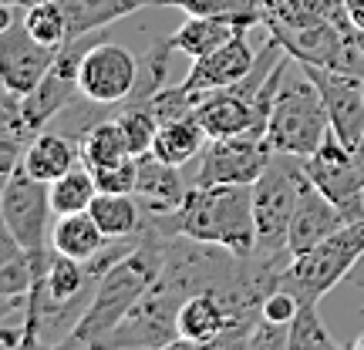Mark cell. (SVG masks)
Masks as SVG:
<instances>
[{
	"label": "cell",
	"instance_id": "6da1fadb",
	"mask_svg": "<svg viewBox=\"0 0 364 350\" xmlns=\"http://www.w3.org/2000/svg\"><path fill=\"white\" fill-rule=\"evenodd\" d=\"M162 236H189L196 243L230 249L240 260L257 253L253 185H189L182 206L166 216H152Z\"/></svg>",
	"mask_w": 364,
	"mask_h": 350
},
{
	"label": "cell",
	"instance_id": "7a4b0ae2",
	"mask_svg": "<svg viewBox=\"0 0 364 350\" xmlns=\"http://www.w3.org/2000/svg\"><path fill=\"white\" fill-rule=\"evenodd\" d=\"M166 249H169V236H162L149 222L142 246L132 249L125 260H118L98 280L88 310L81 313V320L75 324V330L65 337L61 347H98L125 320V313L145 297V290L159 280V273L166 266Z\"/></svg>",
	"mask_w": 364,
	"mask_h": 350
},
{
	"label": "cell",
	"instance_id": "3957f363",
	"mask_svg": "<svg viewBox=\"0 0 364 350\" xmlns=\"http://www.w3.org/2000/svg\"><path fill=\"white\" fill-rule=\"evenodd\" d=\"M327 135H331V118H327L324 98H321L317 84L307 78V71L300 65L297 75H290V67H287L284 81L277 88V98H273L270 121H267L270 148L307 158L324 145Z\"/></svg>",
	"mask_w": 364,
	"mask_h": 350
},
{
	"label": "cell",
	"instance_id": "277c9868",
	"mask_svg": "<svg viewBox=\"0 0 364 350\" xmlns=\"http://www.w3.org/2000/svg\"><path fill=\"white\" fill-rule=\"evenodd\" d=\"M304 179H307L304 158L273 152L270 165L253 182V222H257V253L253 256L277 263L294 260L287 249V233H290V219H294Z\"/></svg>",
	"mask_w": 364,
	"mask_h": 350
},
{
	"label": "cell",
	"instance_id": "5b68a950",
	"mask_svg": "<svg viewBox=\"0 0 364 350\" xmlns=\"http://www.w3.org/2000/svg\"><path fill=\"white\" fill-rule=\"evenodd\" d=\"M364 260V219L348 222L344 229L327 236L321 246L300 253L284 266L280 283L300 303H321L348 273Z\"/></svg>",
	"mask_w": 364,
	"mask_h": 350
},
{
	"label": "cell",
	"instance_id": "8992f818",
	"mask_svg": "<svg viewBox=\"0 0 364 350\" xmlns=\"http://www.w3.org/2000/svg\"><path fill=\"white\" fill-rule=\"evenodd\" d=\"M4 226L17 236V243L34 256H51V182L34 179L24 165L4 175V199H0Z\"/></svg>",
	"mask_w": 364,
	"mask_h": 350
},
{
	"label": "cell",
	"instance_id": "52a82bcc",
	"mask_svg": "<svg viewBox=\"0 0 364 350\" xmlns=\"http://www.w3.org/2000/svg\"><path fill=\"white\" fill-rule=\"evenodd\" d=\"M304 172L327 199L344 209L348 222L364 219V148H348L331 131L324 145L304 158Z\"/></svg>",
	"mask_w": 364,
	"mask_h": 350
},
{
	"label": "cell",
	"instance_id": "ba28073f",
	"mask_svg": "<svg viewBox=\"0 0 364 350\" xmlns=\"http://www.w3.org/2000/svg\"><path fill=\"white\" fill-rule=\"evenodd\" d=\"M270 34L280 40V48L297 65H317L364 78V51L358 44L354 24L348 27L334 24V21H321V24L300 27V31H270Z\"/></svg>",
	"mask_w": 364,
	"mask_h": 350
},
{
	"label": "cell",
	"instance_id": "9c48e42d",
	"mask_svg": "<svg viewBox=\"0 0 364 350\" xmlns=\"http://www.w3.org/2000/svg\"><path fill=\"white\" fill-rule=\"evenodd\" d=\"M273 148L260 135H230L209 138L199 155L196 185H253L270 165Z\"/></svg>",
	"mask_w": 364,
	"mask_h": 350
},
{
	"label": "cell",
	"instance_id": "30bf717a",
	"mask_svg": "<svg viewBox=\"0 0 364 350\" xmlns=\"http://www.w3.org/2000/svg\"><path fill=\"white\" fill-rule=\"evenodd\" d=\"M139 75H142V61L129 48L108 44V40H95L88 54H85V61H81L78 88L88 102L122 104L135 94Z\"/></svg>",
	"mask_w": 364,
	"mask_h": 350
},
{
	"label": "cell",
	"instance_id": "8fae6325",
	"mask_svg": "<svg viewBox=\"0 0 364 350\" xmlns=\"http://www.w3.org/2000/svg\"><path fill=\"white\" fill-rule=\"evenodd\" d=\"M300 67L307 71V78L317 84L321 98H324L331 131L348 148H361V142H364V78L344 75V71H331V67H317V65H300Z\"/></svg>",
	"mask_w": 364,
	"mask_h": 350
},
{
	"label": "cell",
	"instance_id": "7c38bea8",
	"mask_svg": "<svg viewBox=\"0 0 364 350\" xmlns=\"http://www.w3.org/2000/svg\"><path fill=\"white\" fill-rule=\"evenodd\" d=\"M61 48L41 44L24 21H11L0 31V81L11 91H34L44 81V75L51 71L54 58Z\"/></svg>",
	"mask_w": 364,
	"mask_h": 350
},
{
	"label": "cell",
	"instance_id": "4fadbf2b",
	"mask_svg": "<svg viewBox=\"0 0 364 350\" xmlns=\"http://www.w3.org/2000/svg\"><path fill=\"white\" fill-rule=\"evenodd\" d=\"M257 61H260V54H253V48H250V40H247V31H243V34H236L233 40H226L223 48L196 58L193 67H189V75L179 81V88L203 102L213 91L240 84V81L257 67Z\"/></svg>",
	"mask_w": 364,
	"mask_h": 350
},
{
	"label": "cell",
	"instance_id": "5bb4252c",
	"mask_svg": "<svg viewBox=\"0 0 364 350\" xmlns=\"http://www.w3.org/2000/svg\"><path fill=\"white\" fill-rule=\"evenodd\" d=\"M233 317L216 286L186 297L179 307V344L176 347H230Z\"/></svg>",
	"mask_w": 364,
	"mask_h": 350
},
{
	"label": "cell",
	"instance_id": "9a60e30c",
	"mask_svg": "<svg viewBox=\"0 0 364 350\" xmlns=\"http://www.w3.org/2000/svg\"><path fill=\"white\" fill-rule=\"evenodd\" d=\"M344 226H348L344 209L334 199H327L311 179H304L297 209H294V219H290V233H287V249H290V256H300L307 249L321 246L327 236H334Z\"/></svg>",
	"mask_w": 364,
	"mask_h": 350
},
{
	"label": "cell",
	"instance_id": "2e32d148",
	"mask_svg": "<svg viewBox=\"0 0 364 350\" xmlns=\"http://www.w3.org/2000/svg\"><path fill=\"white\" fill-rule=\"evenodd\" d=\"M189 192V185L182 182L179 165H169L156 158L152 152L139 155V202L145 209V219L152 216H166V212H176L182 206V199Z\"/></svg>",
	"mask_w": 364,
	"mask_h": 350
},
{
	"label": "cell",
	"instance_id": "e0dca14e",
	"mask_svg": "<svg viewBox=\"0 0 364 350\" xmlns=\"http://www.w3.org/2000/svg\"><path fill=\"white\" fill-rule=\"evenodd\" d=\"M260 11L267 31H300V27L321 24V21L348 27L354 24L344 0H260Z\"/></svg>",
	"mask_w": 364,
	"mask_h": 350
},
{
	"label": "cell",
	"instance_id": "ac0fdd59",
	"mask_svg": "<svg viewBox=\"0 0 364 350\" xmlns=\"http://www.w3.org/2000/svg\"><path fill=\"white\" fill-rule=\"evenodd\" d=\"M78 162H81L78 142L58 128H41L38 135L31 138V145H27L24 158H21V165L41 182L61 179V175L71 172Z\"/></svg>",
	"mask_w": 364,
	"mask_h": 350
},
{
	"label": "cell",
	"instance_id": "d6986e66",
	"mask_svg": "<svg viewBox=\"0 0 364 350\" xmlns=\"http://www.w3.org/2000/svg\"><path fill=\"white\" fill-rule=\"evenodd\" d=\"M250 27H243L240 21H230V17H199V13H186V21H182L176 31H172L166 44H169L172 51L186 54V58H203V54L216 51L223 48L226 40H233L236 34H243Z\"/></svg>",
	"mask_w": 364,
	"mask_h": 350
},
{
	"label": "cell",
	"instance_id": "ffe728a7",
	"mask_svg": "<svg viewBox=\"0 0 364 350\" xmlns=\"http://www.w3.org/2000/svg\"><path fill=\"white\" fill-rule=\"evenodd\" d=\"M209 145L206 128L199 125L196 111H186V115L166 118L156 131V142H152V155L169 162V165H186L193 158L203 155V148Z\"/></svg>",
	"mask_w": 364,
	"mask_h": 350
},
{
	"label": "cell",
	"instance_id": "44dd1931",
	"mask_svg": "<svg viewBox=\"0 0 364 350\" xmlns=\"http://www.w3.org/2000/svg\"><path fill=\"white\" fill-rule=\"evenodd\" d=\"M162 0H61L68 13V27H71V40L85 38V34H98L102 27L118 24L122 17L152 7Z\"/></svg>",
	"mask_w": 364,
	"mask_h": 350
},
{
	"label": "cell",
	"instance_id": "7402d4cb",
	"mask_svg": "<svg viewBox=\"0 0 364 350\" xmlns=\"http://www.w3.org/2000/svg\"><path fill=\"white\" fill-rule=\"evenodd\" d=\"M108 243L105 229L98 226V219L91 216V209L85 212H68V216H58L51 229V246L65 256H75V260H91L98 256Z\"/></svg>",
	"mask_w": 364,
	"mask_h": 350
},
{
	"label": "cell",
	"instance_id": "603a6c76",
	"mask_svg": "<svg viewBox=\"0 0 364 350\" xmlns=\"http://www.w3.org/2000/svg\"><path fill=\"white\" fill-rule=\"evenodd\" d=\"M91 216L98 219L108 239L118 236H135L142 233L145 226V209L139 202V195H118V192H98L91 202Z\"/></svg>",
	"mask_w": 364,
	"mask_h": 350
},
{
	"label": "cell",
	"instance_id": "cb8c5ba5",
	"mask_svg": "<svg viewBox=\"0 0 364 350\" xmlns=\"http://www.w3.org/2000/svg\"><path fill=\"white\" fill-rule=\"evenodd\" d=\"M78 148H81V162H85L91 172L105 169V165H115V162L132 155L118 118H105V121H98L91 131H85V138L78 142Z\"/></svg>",
	"mask_w": 364,
	"mask_h": 350
},
{
	"label": "cell",
	"instance_id": "d4e9b609",
	"mask_svg": "<svg viewBox=\"0 0 364 350\" xmlns=\"http://www.w3.org/2000/svg\"><path fill=\"white\" fill-rule=\"evenodd\" d=\"M98 195V182L91 175V169L81 162L75 165L71 172H65L61 179L51 182V206H54V216H68V212H85L91 209Z\"/></svg>",
	"mask_w": 364,
	"mask_h": 350
},
{
	"label": "cell",
	"instance_id": "484cf974",
	"mask_svg": "<svg viewBox=\"0 0 364 350\" xmlns=\"http://www.w3.org/2000/svg\"><path fill=\"white\" fill-rule=\"evenodd\" d=\"M24 24L41 44L65 48L71 40V27H68V13L61 7V0H34V4H27Z\"/></svg>",
	"mask_w": 364,
	"mask_h": 350
},
{
	"label": "cell",
	"instance_id": "4316f807",
	"mask_svg": "<svg viewBox=\"0 0 364 350\" xmlns=\"http://www.w3.org/2000/svg\"><path fill=\"white\" fill-rule=\"evenodd\" d=\"M162 7H176L182 13H199V17H230L243 27H263L260 0H162Z\"/></svg>",
	"mask_w": 364,
	"mask_h": 350
},
{
	"label": "cell",
	"instance_id": "83f0119b",
	"mask_svg": "<svg viewBox=\"0 0 364 350\" xmlns=\"http://www.w3.org/2000/svg\"><path fill=\"white\" fill-rule=\"evenodd\" d=\"M334 337L317 317V303H300L297 317L290 324V347L287 350H334Z\"/></svg>",
	"mask_w": 364,
	"mask_h": 350
},
{
	"label": "cell",
	"instance_id": "f1b7e54d",
	"mask_svg": "<svg viewBox=\"0 0 364 350\" xmlns=\"http://www.w3.org/2000/svg\"><path fill=\"white\" fill-rule=\"evenodd\" d=\"M118 125L125 131V142H129L132 155H145L152 152V142H156V131H159V121L156 111L149 104H132V108H122L118 111Z\"/></svg>",
	"mask_w": 364,
	"mask_h": 350
},
{
	"label": "cell",
	"instance_id": "f546056e",
	"mask_svg": "<svg viewBox=\"0 0 364 350\" xmlns=\"http://www.w3.org/2000/svg\"><path fill=\"white\" fill-rule=\"evenodd\" d=\"M98 182V192H118V195H135L139 189V155H129L115 162V165H105V169L91 172Z\"/></svg>",
	"mask_w": 364,
	"mask_h": 350
},
{
	"label": "cell",
	"instance_id": "4dcf8cb0",
	"mask_svg": "<svg viewBox=\"0 0 364 350\" xmlns=\"http://www.w3.org/2000/svg\"><path fill=\"white\" fill-rule=\"evenodd\" d=\"M247 347H253V350H287L290 347V324H273V320L260 317L257 327L250 330Z\"/></svg>",
	"mask_w": 364,
	"mask_h": 350
},
{
	"label": "cell",
	"instance_id": "1f68e13d",
	"mask_svg": "<svg viewBox=\"0 0 364 350\" xmlns=\"http://www.w3.org/2000/svg\"><path fill=\"white\" fill-rule=\"evenodd\" d=\"M297 310H300V300L294 297L290 290L277 286V290H270V293L263 297L260 317H267V320H273V324H294Z\"/></svg>",
	"mask_w": 364,
	"mask_h": 350
},
{
	"label": "cell",
	"instance_id": "d6a6232c",
	"mask_svg": "<svg viewBox=\"0 0 364 350\" xmlns=\"http://www.w3.org/2000/svg\"><path fill=\"white\" fill-rule=\"evenodd\" d=\"M348 4V13H351V21L358 27H364V0H344Z\"/></svg>",
	"mask_w": 364,
	"mask_h": 350
},
{
	"label": "cell",
	"instance_id": "836d02e7",
	"mask_svg": "<svg viewBox=\"0 0 364 350\" xmlns=\"http://www.w3.org/2000/svg\"><path fill=\"white\" fill-rule=\"evenodd\" d=\"M351 347H354V350H364V330H361V334H358V337L351 340Z\"/></svg>",
	"mask_w": 364,
	"mask_h": 350
},
{
	"label": "cell",
	"instance_id": "e575fe53",
	"mask_svg": "<svg viewBox=\"0 0 364 350\" xmlns=\"http://www.w3.org/2000/svg\"><path fill=\"white\" fill-rule=\"evenodd\" d=\"M358 44H361V51H364V27H358Z\"/></svg>",
	"mask_w": 364,
	"mask_h": 350
},
{
	"label": "cell",
	"instance_id": "d590c367",
	"mask_svg": "<svg viewBox=\"0 0 364 350\" xmlns=\"http://www.w3.org/2000/svg\"><path fill=\"white\" fill-rule=\"evenodd\" d=\"M361 148H364V142H361Z\"/></svg>",
	"mask_w": 364,
	"mask_h": 350
}]
</instances>
